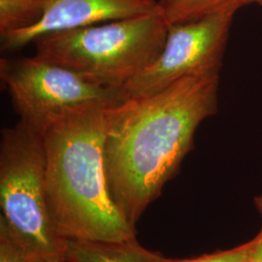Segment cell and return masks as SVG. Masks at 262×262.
<instances>
[{
  "instance_id": "cell-1",
  "label": "cell",
  "mask_w": 262,
  "mask_h": 262,
  "mask_svg": "<svg viewBox=\"0 0 262 262\" xmlns=\"http://www.w3.org/2000/svg\"><path fill=\"white\" fill-rule=\"evenodd\" d=\"M220 72L188 75L105 110L104 167L114 203L133 227L217 111Z\"/></svg>"
},
{
  "instance_id": "cell-2",
  "label": "cell",
  "mask_w": 262,
  "mask_h": 262,
  "mask_svg": "<svg viewBox=\"0 0 262 262\" xmlns=\"http://www.w3.org/2000/svg\"><path fill=\"white\" fill-rule=\"evenodd\" d=\"M105 110L80 114L43 134L46 199L64 240L121 242L136 238L113 201L104 167Z\"/></svg>"
},
{
  "instance_id": "cell-3",
  "label": "cell",
  "mask_w": 262,
  "mask_h": 262,
  "mask_svg": "<svg viewBox=\"0 0 262 262\" xmlns=\"http://www.w3.org/2000/svg\"><path fill=\"white\" fill-rule=\"evenodd\" d=\"M168 28L158 8L133 18L50 33L32 43L39 58L97 84L123 89L158 58Z\"/></svg>"
},
{
  "instance_id": "cell-4",
  "label": "cell",
  "mask_w": 262,
  "mask_h": 262,
  "mask_svg": "<svg viewBox=\"0 0 262 262\" xmlns=\"http://www.w3.org/2000/svg\"><path fill=\"white\" fill-rule=\"evenodd\" d=\"M0 206V224L33 256L66 262L48 210L44 138L21 121L1 131Z\"/></svg>"
},
{
  "instance_id": "cell-5",
  "label": "cell",
  "mask_w": 262,
  "mask_h": 262,
  "mask_svg": "<svg viewBox=\"0 0 262 262\" xmlns=\"http://www.w3.org/2000/svg\"><path fill=\"white\" fill-rule=\"evenodd\" d=\"M0 77L19 116L40 134L83 113L124 101L122 88L97 84L37 56L2 58Z\"/></svg>"
},
{
  "instance_id": "cell-6",
  "label": "cell",
  "mask_w": 262,
  "mask_h": 262,
  "mask_svg": "<svg viewBox=\"0 0 262 262\" xmlns=\"http://www.w3.org/2000/svg\"><path fill=\"white\" fill-rule=\"evenodd\" d=\"M229 4L203 17L169 26L158 58L123 86L127 98L159 93L188 75L221 72L235 13Z\"/></svg>"
},
{
  "instance_id": "cell-7",
  "label": "cell",
  "mask_w": 262,
  "mask_h": 262,
  "mask_svg": "<svg viewBox=\"0 0 262 262\" xmlns=\"http://www.w3.org/2000/svg\"><path fill=\"white\" fill-rule=\"evenodd\" d=\"M158 8V0H49L35 25L0 34L1 49L16 51L46 34L133 18Z\"/></svg>"
},
{
  "instance_id": "cell-8",
  "label": "cell",
  "mask_w": 262,
  "mask_h": 262,
  "mask_svg": "<svg viewBox=\"0 0 262 262\" xmlns=\"http://www.w3.org/2000/svg\"><path fill=\"white\" fill-rule=\"evenodd\" d=\"M163 256L142 247L136 238L121 242L66 240V262H162Z\"/></svg>"
},
{
  "instance_id": "cell-9",
  "label": "cell",
  "mask_w": 262,
  "mask_h": 262,
  "mask_svg": "<svg viewBox=\"0 0 262 262\" xmlns=\"http://www.w3.org/2000/svg\"><path fill=\"white\" fill-rule=\"evenodd\" d=\"M49 0H0V34L29 28L43 17Z\"/></svg>"
},
{
  "instance_id": "cell-10",
  "label": "cell",
  "mask_w": 262,
  "mask_h": 262,
  "mask_svg": "<svg viewBox=\"0 0 262 262\" xmlns=\"http://www.w3.org/2000/svg\"><path fill=\"white\" fill-rule=\"evenodd\" d=\"M233 3L239 4L232 0H158L168 27L203 17Z\"/></svg>"
},
{
  "instance_id": "cell-11",
  "label": "cell",
  "mask_w": 262,
  "mask_h": 262,
  "mask_svg": "<svg viewBox=\"0 0 262 262\" xmlns=\"http://www.w3.org/2000/svg\"><path fill=\"white\" fill-rule=\"evenodd\" d=\"M262 238V231L251 241L235 247L233 249L222 251L211 254H204L195 258L187 259H170L163 257L162 262H244L254 252Z\"/></svg>"
},
{
  "instance_id": "cell-12",
  "label": "cell",
  "mask_w": 262,
  "mask_h": 262,
  "mask_svg": "<svg viewBox=\"0 0 262 262\" xmlns=\"http://www.w3.org/2000/svg\"><path fill=\"white\" fill-rule=\"evenodd\" d=\"M34 258L5 225L0 224V262H32Z\"/></svg>"
},
{
  "instance_id": "cell-13",
  "label": "cell",
  "mask_w": 262,
  "mask_h": 262,
  "mask_svg": "<svg viewBox=\"0 0 262 262\" xmlns=\"http://www.w3.org/2000/svg\"><path fill=\"white\" fill-rule=\"evenodd\" d=\"M244 262H262V238L254 252L250 255V257L246 261Z\"/></svg>"
},
{
  "instance_id": "cell-14",
  "label": "cell",
  "mask_w": 262,
  "mask_h": 262,
  "mask_svg": "<svg viewBox=\"0 0 262 262\" xmlns=\"http://www.w3.org/2000/svg\"><path fill=\"white\" fill-rule=\"evenodd\" d=\"M254 205H255V208L257 209V211L259 212V214L261 215L262 219V195H259V196L254 197Z\"/></svg>"
},
{
  "instance_id": "cell-15",
  "label": "cell",
  "mask_w": 262,
  "mask_h": 262,
  "mask_svg": "<svg viewBox=\"0 0 262 262\" xmlns=\"http://www.w3.org/2000/svg\"><path fill=\"white\" fill-rule=\"evenodd\" d=\"M242 5H247V4H250V3H257V4H259V5H261L262 6V0H238Z\"/></svg>"
},
{
  "instance_id": "cell-16",
  "label": "cell",
  "mask_w": 262,
  "mask_h": 262,
  "mask_svg": "<svg viewBox=\"0 0 262 262\" xmlns=\"http://www.w3.org/2000/svg\"><path fill=\"white\" fill-rule=\"evenodd\" d=\"M32 262H52L48 260L46 258H42V257H35Z\"/></svg>"
},
{
  "instance_id": "cell-17",
  "label": "cell",
  "mask_w": 262,
  "mask_h": 262,
  "mask_svg": "<svg viewBox=\"0 0 262 262\" xmlns=\"http://www.w3.org/2000/svg\"><path fill=\"white\" fill-rule=\"evenodd\" d=\"M232 1H234V2H237V3H239V4H241V3H240V2H239V1H238V0H232ZM241 5H242V4H241ZM242 6H243V5H242Z\"/></svg>"
}]
</instances>
